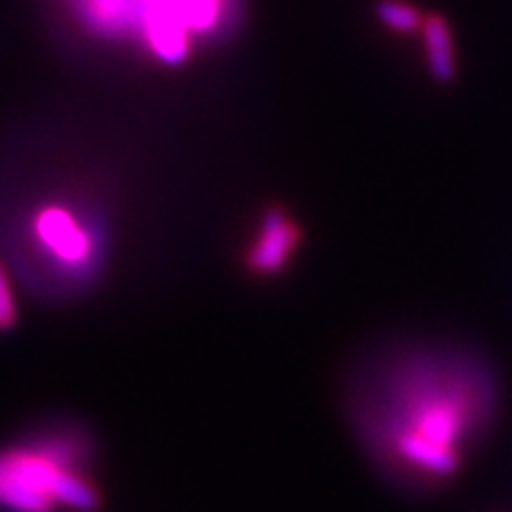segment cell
<instances>
[{"label":"cell","instance_id":"cell-5","mask_svg":"<svg viewBox=\"0 0 512 512\" xmlns=\"http://www.w3.org/2000/svg\"><path fill=\"white\" fill-rule=\"evenodd\" d=\"M302 245V228L283 207H271L256 221L247 242L245 268L256 278H271L290 266L292 256Z\"/></svg>","mask_w":512,"mask_h":512},{"label":"cell","instance_id":"cell-8","mask_svg":"<svg viewBox=\"0 0 512 512\" xmlns=\"http://www.w3.org/2000/svg\"><path fill=\"white\" fill-rule=\"evenodd\" d=\"M17 323V297L15 287H12L10 273L0 261V332L15 328Z\"/></svg>","mask_w":512,"mask_h":512},{"label":"cell","instance_id":"cell-7","mask_svg":"<svg viewBox=\"0 0 512 512\" xmlns=\"http://www.w3.org/2000/svg\"><path fill=\"white\" fill-rule=\"evenodd\" d=\"M375 17L384 27L399 31V34H413L422 27V19H425V15L406 0H377Z\"/></svg>","mask_w":512,"mask_h":512},{"label":"cell","instance_id":"cell-3","mask_svg":"<svg viewBox=\"0 0 512 512\" xmlns=\"http://www.w3.org/2000/svg\"><path fill=\"white\" fill-rule=\"evenodd\" d=\"M102 501L95 444L74 422L0 446V512H100Z\"/></svg>","mask_w":512,"mask_h":512},{"label":"cell","instance_id":"cell-4","mask_svg":"<svg viewBox=\"0 0 512 512\" xmlns=\"http://www.w3.org/2000/svg\"><path fill=\"white\" fill-rule=\"evenodd\" d=\"M17 259L36 287L72 294L98 280L110 252L105 221L86 200L57 192L29 202L12 230Z\"/></svg>","mask_w":512,"mask_h":512},{"label":"cell","instance_id":"cell-6","mask_svg":"<svg viewBox=\"0 0 512 512\" xmlns=\"http://www.w3.org/2000/svg\"><path fill=\"white\" fill-rule=\"evenodd\" d=\"M420 31L432 79L439 83L453 81V76H456V50H453V34L448 22L441 15H425Z\"/></svg>","mask_w":512,"mask_h":512},{"label":"cell","instance_id":"cell-2","mask_svg":"<svg viewBox=\"0 0 512 512\" xmlns=\"http://www.w3.org/2000/svg\"><path fill=\"white\" fill-rule=\"evenodd\" d=\"M60 8L91 41L181 67L233 34L242 0H60Z\"/></svg>","mask_w":512,"mask_h":512},{"label":"cell","instance_id":"cell-1","mask_svg":"<svg viewBox=\"0 0 512 512\" xmlns=\"http://www.w3.org/2000/svg\"><path fill=\"white\" fill-rule=\"evenodd\" d=\"M363 439L403 472L451 477L463 448L482 437L496 406L482 363L448 351H408L370 380L356 399Z\"/></svg>","mask_w":512,"mask_h":512}]
</instances>
